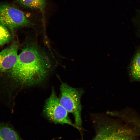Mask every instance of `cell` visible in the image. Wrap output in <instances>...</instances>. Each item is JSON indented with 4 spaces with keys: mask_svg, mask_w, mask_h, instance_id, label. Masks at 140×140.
I'll return each mask as SVG.
<instances>
[{
    "mask_svg": "<svg viewBox=\"0 0 140 140\" xmlns=\"http://www.w3.org/2000/svg\"><path fill=\"white\" fill-rule=\"evenodd\" d=\"M52 64L49 57L34 44L26 45L13 66L6 71L11 81L22 86L40 83L46 78Z\"/></svg>",
    "mask_w": 140,
    "mask_h": 140,
    "instance_id": "6da1fadb",
    "label": "cell"
},
{
    "mask_svg": "<svg viewBox=\"0 0 140 140\" xmlns=\"http://www.w3.org/2000/svg\"><path fill=\"white\" fill-rule=\"evenodd\" d=\"M96 135L92 140H140V132L133 126L123 125L102 114L93 116Z\"/></svg>",
    "mask_w": 140,
    "mask_h": 140,
    "instance_id": "7a4b0ae2",
    "label": "cell"
},
{
    "mask_svg": "<svg viewBox=\"0 0 140 140\" xmlns=\"http://www.w3.org/2000/svg\"><path fill=\"white\" fill-rule=\"evenodd\" d=\"M60 90V102L68 113L73 114L74 124L76 129L80 131L82 129L81 99L84 91L81 88L71 87L64 83H61Z\"/></svg>",
    "mask_w": 140,
    "mask_h": 140,
    "instance_id": "3957f363",
    "label": "cell"
},
{
    "mask_svg": "<svg viewBox=\"0 0 140 140\" xmlns=\"http://www.w3.org/2000/svg\"><path fill=\"white\" fill-rule=\"evenodd\" d=\"M0 23L12 31L18 27L32 24L25 12L9 4H0Z\"/></svg>",
    "mask_w": 140,
    "mask_h": 140,
    "instance_id": "277c9868",
    "label": "cell"
},
{
    "mask_svg": "<svg viewBox=\"0 0 140 140\" xmlns=\"http://www.w3.org/2000/svg\"><path fill=\"white\" fill-rule=\"evenodd\" d=\"M44 112L48 118L55 124H67L76 128L69 119L68 112L61 104L53 88L46 101Z\"/></svg>",
    "mask_w": 140,
    "mask_h": 140,
    "instance_id": "5b68a950",
    "label": "cell"
},
{
    "mask_svg": "<svg viewBox=\"0 0 140 140\" xmlns=\"http://www.w3.org/2000/svg\"><path fill=\"white\" fill-rule=\"evenodd\" d=\"M18 45L13 43L0 52V72L11 69L16 63L18 56Z\"/></svg>",
    "mask_w": 140,
    "mask_h": 140,
    "instance_id": "8992f818",
    "label": "cell"
},
{
    "mask_svg": "<svg viewBox=\"0 0 140 140\" xmlns=\"http://www.w3.org/2000/svg\"><path fill=\"white\" fill-rule=\"evenodd\" d=\"M0 140H22L17 132L9 125L0 122Z\"/></svg>",
    "mask_w": 140,
    "mask_h": 140,
    "instance_id": "52a82bcc",
    "label": "cell"
},
{
    "mask_svg": "<svg viewBox=\"0 0 140 140\" xmlns=\"http://www.w3.org/2000/svg\"><path fill=\"white\" fill-rule=\"evenodd\" d=\"M130 74L132 78L140 82V49L132 59L130 67Z\"/></svg>",
    "mask_w": 140,
    "mask_h": 140,
    "instance_id": "ba28073f",
    "label": "cell"
},
{
    "mask_svg": "<svg viewBox=\"0 0 140 140\" xmlns=\"http://www.w3.org/2000/svg\"><path fill=\"white\" fill-rule=\"evenodd\" d=\"M16 2L23 6L40 10L44 17L46 6L45 0H16Z\"/></svg>",
    "mask_w": 140,
    "mask_h": 140,
    "instance_id": "9c48e42d",
    "label": "cell"
},
{
    "mask_svg": "<svg viewBox=\"0 0 140 140\" xmlns=\"http://www.w3.org/2000/svg\"><path fill=\"white\" fill-rule=\"evenodd\" d=\"M8 28L0 23V46L11 41V36Z\"/></svg>",
    "mask_w": 140,
    "mask_h": 140,
    "instance_id": "30bf717a",
    "label": "cell"
}]
</instances>
